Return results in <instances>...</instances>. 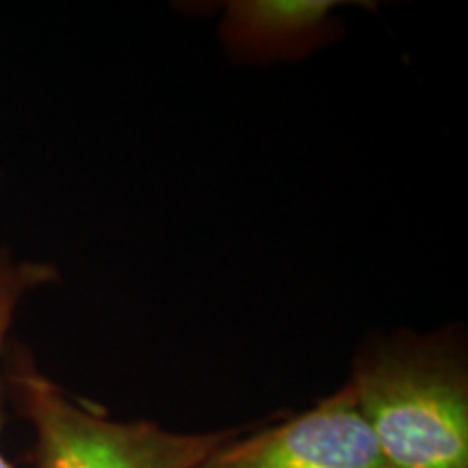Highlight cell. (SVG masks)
Wrapping results in <instances>:
<instances>
[{"label":"cell","mask_w":468,"mask_h":468,"mask_svg":"<svg viewBox=\"0 0 468 468\" xmlns=\"http://www.w3.org/2000/svg\"><path fill=\"white\" fill-rule=\"evenodd\" d=\"M347 386L390 468H468V371L458 341L403 335L368 345Z\"/></svg>","instance_id":"1"},{"label":"cell","mask_w":468,"mask_h":468,"mask_svg":"<svg viewBox=\"0 0 468 468\" xmlns=\"http://www.w3.org/2000/svg\"><path fill=\"white\" fill-rule=\"evenodd\" d=\"M58 280L57 267L37 261H16L7 248H0V438L7 423V386H5V356L16 313L28 292ZM0 468H16L0 449Z\"/></svg>","instance_id":"5"},{"label":"cell","mask_w":468,"mask_h":468,"mask_svg":"<svg viewBox=\"0 0 468 468\" xmlns=\"http://www.w3.org/2000/svg\"><path fill=\"white\" fill-rule=\"evenodd\" d=\"M335 3H237L228 9L230 42L248 50H286L306 42Z\"/></svg>","instance_id":"4"},{"label":"cell","mask_w":468,"mask_h":468,"mask_svg":"<svg viewBox=\"0 0 468 468\" xmlns=\"http://www.w3.org/2000/svg\"><path fill=\"white\" fill-rule=\"evenodd\" d=\"M7 401L31 423L35 468H196L243 430L204 434L169 431L152 420H113L101 408L68 395L39 371L31 349L9 343Z\"/></svg>","instance_id":"2"},{"label":"cell","mask_w":468,"mask_h":468,"mask_svg":"<svg viewBox=\"0 0 468 468\" xmlns=\"http://www.w3.org/2000/svg\"><path fill=\"white\" fill-rule=\"evenodd\" d=\"M196 468H390L347 384L306 412L221 444Z\"/></svg>","instance_id":"3"}]
</instances>
